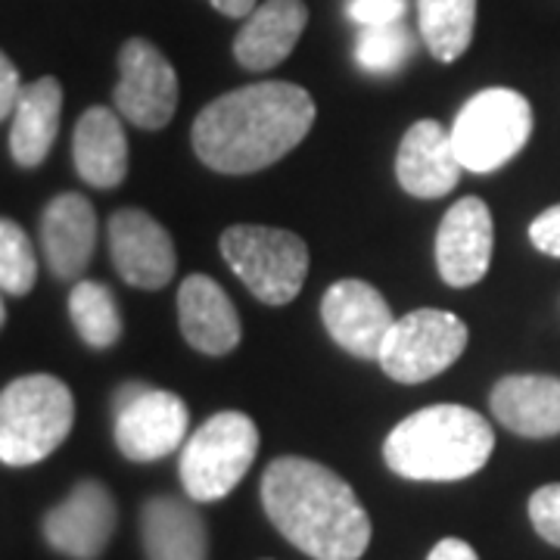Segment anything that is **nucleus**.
Listing matches in <instances>:
<instances>
[{"label":"nucleus","instance_id":"1","mask_svg":"<svg viewBox=\"0 0 560 560\" xmlns=\"http://www.w3.org/2000/svg\"><path fill=\"white\" fill-rule=\"evenodd\" d=\"M315 125L312 94L293 81H259L221 94L194 121V153L221 175H253L296 150Z\"/></svg>","mask_w":560,"mask_h":560},{"label":"nucleus","instance_id":"2","mask_svg":"<svg viewBox=\"0 0 560 560\" xmlns=\"http://www.w3.org/2000/svg\"><path fill=\"white\" fill-rule=\"evenodd\" d=\"M261 508L283 539L315 560H361L371 517L355 489L318 460L287 455L261 474Z\"/></svg>","mask_w":560,"mask_h":560},{"label":"nucleus","instance_id":"3","mask_svg":"<svg viewBox=\"0 0 560 560\" xmlns=\"http://www.w3.org/2000/svg\"><path fill=\"white\" fill-rule=\"evenodd\" d=\"M492 448L495 433L480 411L430 405L393 427L383 442V460L405 480L452 482L480 474Z\"/></svg>","mask_w":560,"mask_h":560},{"label":"nucleus","instance_id":"4","mask_svg":"<svg viewBox=\"0 0 560 560\" xmlns=\"http://www.w3.org/2000/svg\"><path fill=\"white\" fill-rule=\"evenodd\" d=\"M75 427L72 389L50 374H28L0 393V464L32 467L50 458Z\"/></svg>","mask_w":560,"mask_h":560},{"label":"nucleus","instance_id":"5","mask_svg":"<svg viewBox=\"0 0 560 560\" xmlns=\"http://www.w3.org/2000/svg\"><path fill=\"white\" fill-rule=\"evenodd\" d=\"M259 455V427L243 411H219L180 445V486L190 501L231 495Z\"/></svg>","mask_w":560,"mask_h":560},{"label":"nucleus","instance_id":"6","mask_svg":"<svg viewBox=\"0 0 560 560\" xmlns=\"http://www.w3.org/2000/svg\"><path fill=\"white\" fill-rule=\"evenodd\" d=\"M221 256L265 305H287L308 278V246L293 231L234 224L221 234Z\"/></svg>","mask_w":560,"mask_h":560},{"label":"nucleus","instance_id":"7","mask_svg":"<svg viewBox=\"0 0 560 560\" xmlns=\"http://www.w3.org/2000/svg\"><path fill=\"white\" fill-rule=\"evenodd\" d=\"M448 135L460 168L477 175L495 172L526 147L533 135V106L511 88H486L464 103Z\"/></svg>","mask_w":560,"mask_h":560},{"label":"nucleus","instance_id":"8","mask_svg":"<svg viewBox=\"0 0 560 560\" xmlns=\"http://www.w3.org/2000/svg\"><path fill=\"white\" fill-rule=\"evenodd\" d=\"M467 324L442 308H418L396 318L381 346V368L399 383H423L448 371L467 349Z\"/></svg>","mask_w":560,"mask_h":560},{"label":"nucleus","instance_id":"9","mask_svg":"<svg viewBox=\"0 0 560 560\" xmlns=\"http://www.w3.org/2000/svg\"><path fill=\"white\" fill-rule=\"evenodd\" d=\"M116 445L128 460H150L175 455L187 442L190 411L180 396L143 383H125L113 396Z\"/></svg>","mask_w":560,"mask_h":560},{"label":"nucleus","instance_id":"10","mask_svg":"<svg viewBox=\"0 0 560 560\" xmlns=\"http://www.w3.org/2000/svg\"><path fill=\"white\" fill-rule=\"evenodd\" d=\"M116 109L147 131L165 128L178 109V75L156 44L128 38L119 50Z\"/></svg>","mask_w":560,"mask_h":560},{"label":"nucleus","instance_id":"11","mask_svg":"<svg viewBox=\"0 0 560 560\" xmlns=\"http://www.w3.org/2000/svg\"><path fill=\"white\" fill-rule=\"evenodd\" d=\"M116 523L119 508L113 492L97 480H81L44 514V539L62 558L97 560L116 536Z\"/></svg>","mask_w":560,"mask_h":560},{"label":"nucleus","instance_id":"12","mask_svg":"<svg viewBox=\"0 0 560 560\" xmlns=\"http://www.w3.org/2000/svg\"><path fill=\"white\" fill-rule=\"evenodd\" d=\"M320 318L327 334L349 355L377 361L386 334L393 330V308L377 287L364 280H337L320 300Z\"/></svg>","mask_w":560,"mask_h":560},{"label":"nucleus","instance_id":"13","mask_svg":"<svg viewBox=\"0 0 560 560\" xmlns=\"http://www.w3.org/2000/svg\"><path fill=\"white\" fill-rule=\"evenodd\" d=\"M109 256L119 278L138 290H162L175 278V243L143 209H121L109 219Z\"/></svg>","mask_w":560,"mask_h":560},{"label":"nucleus","instance_id":"14","mask_svg":"<svg viewBox=\"0 0 560 560\" xmlns=\"http://www.w3.org/2000/svg\"><path fill=\"white\" fill-rule=\"evenodd\" d=\"M495 246L492 212L480 197L458 200L440 224L436 234V268L448 287H474L486 278Z\"/></svg>","mask_w":560,"mask_h":560},{"label":"nucleus","instance_id":"15","mask_svg":"<svg viewBox=\"0 0 560 560\" xmlns=\"http://www.w3.org/2000/svg\"><path fill=\"white\" fill-rule=\"evenodd\" d=\"M396 178L401 190L418 200H440L452 194L460 178V162L452 147V135L440 121H415L399 143L396 156Z\"/></svg>","mask_w":560,"mask_h":560},{"label":"nucleus","instance_id":"16","mask_svg":"<svg viewBox=\"0 0 560 560\" xmlns=\"http://www.w3.org/2000/svg\"><path fill=\"white\" fill-rule=\"evenodd\" d=\"M97 246V212L81 194H60L40 219V249L54 278L79 280Z\"/></svg>","mask_w":560,"mask_h":560},{"label":"nucleus","instance_id":"17","mask_svg":"<svg viewBox=\"0 0 560 560\" xmlns=\"http://www.w3.org/2000/svg\"><path fill=\"white\" fill-rule=\"evenodd\" d=\"M178 320L184 340L202 355H228L241 342V318L219 280L206 275L184 278L178 290Z\"/></svg>","mask_w":560,"mask_h":560},{"label":"nucleus","instance_id":"18","mask_svg":"<svg viewBox=\"0 0 560 560\" xmlns=\"http://www.w3.org/2000/svg\"><path fill=\"white\" fill-rule=\"evenodd\" d=\"M308 7L302 0H265L234 38V60L249 72H268L287 60L305 32Z\"/></svg>","mask_w":560,"mask_h":560},{"label":"nucleus","instance_id":"19","mask_svg":"<svg viewBox=\"0 0 560 560\" xmlns=\"http://www.w3.org/2000/svg\"><path fill=\"white\" fill-rule=\"evenodd\" d=\"M492 415L511 433L526 440H548L560 433V381L545 374L501 377L489 396Z\"/></svg>","mask_w":560,"mask_h":560},{"label":"nucleus","instance_id":"20","mask_svg":"<svg viewBox=\"0 0 560 560\" xmlns=\"http://www.w3.org/2000/svg\"><path fill=\"white\" fill-rule=\"evenodd\" d=\"M140 541L147 560H206L209 536L190 501L156 495L140 508Z\"/></svg>","mask_w":560,"mask_h":560},{"label":"nucleus","instance_id":"21","mask_svg":"<svg viewBox=\"0 0 560 560\" xmlns=\"http://www.w3.org/2000/svg\"><path fill=\"white\" fill-rule=\"evenodd\" d=\"M72 160L84 184L113 190L128 175V138L119 113L106 106H91L75 125Z\"/></svg>","mask_w":560,"mask_h":560},{"label":"nucleus","instance_id":"22","mask_svg":"<svg viewBox=\"0 0 560 560\" xmlns=\"http://www.w3.org/2000/svg\"><path fill=\"white\" fill-rule=\"evenodd\" d=\"M62 84L54 75L25 84L10 125V153L22 168H38L60 135Z\"/></svg>","mask_w":560,"mask_h":560},{"label":"nucleus","instance_id":"23","mask_svg":"<svg viewBox=\"0 0 560 560\" xmlns=\"http://www.w3.org/2000/svg\"><path fill=\"white\" fill-rule=\"evenodd\" d=\"M420 35L440 62H455L477 28V0H418Z\"/></svg>","mask_w":560,"mask_h":560},{"label":"nucleus","instance_id":"24","mask_svg":"<svg viewBox=\"0 0 560 560\" xmlns=\"http://www.w3.org/2000/svg\"><path fill=\"white\" fill-rule=\"evenodd\" d=\"M69 315L79 330V337L91 349H109L121 337L119 302L113 290L97 280H75L69 293Z\"/></svg>","mask_w":560,"mask_h":560},{"label":"nucleus","instance_id":"25","mask_svg":"<svg viewBox=\"0 0 560 560\" xmlns=\"http://www.w3.org/2000/svg\"><path fill=\"white\" fill-rule=\"evenodd\" d=\"M411 32L405 28V22H389V25H368L361 28L355 40V60L364 72L374 75H393L411 57Z\"/></svg>","mask_w":560,"mask_h":560},{"label":"nucleus","instance_id":"26","mask_svg":"<svg viewBox=\"0 0 560 560\" xmlns=\"http://www.w3.org/2000/svg\"><path fill=\"white\" fill-rule=\"evenodd\" d=\"M38 280V259L28 234L13 219H0V290L10 296L32 293Z\"/></svg>","mask_w":560,"mask_h":560},{"label":"nucleus","instance_id":"27","mask_svg":"<svg viewBox=\"0 0 560 560\" xmlns=\"http://www.w3.org/2000/svg\"><path fill=\"white\" fill-rule=\"evenodd\" d=\"M529 521L548 545L560 548V482H548L529 499Z\"/></svg>","mask_w":560,"mask_h":560},{"label":"nucleus","instance_id":"28","mask_svg":"<svg viewBox=\"0 0 560 560\" xmlns=\"http://www.w3.org/2000/svg\"><path fill=\"white\" fill-rule=\"evenodd\" d=\"M405 10H408V0H349L346 3V16L361 28L401 22Z\"/></svg>","mask_w":560,"mask_h":560},{"label":"nucleus","instance_id":"29","mask_svg":"<svg viewBox=\"0 0 560 560\" xmlns=\"http://www.w3.org/2000/svg\"><path fill=\"white\" fill-rule=\"evenodd\" d=\"M529 241L539 253L560 259V206L545 209L539 219L529 224Z\"/></svg>","mask_w":560,"mask_h":560},{"label":"nucleus","instance_id":"30","mask_svg":"<svg viewBox=\"0 0 560 560\" xmlns=\"http://www.w3.org/2000/svg\"><path fill=\"white\" fill-rule=\"evenodd\" d=\"M22 88H25V84H22L16 66H13V60L0 50V121L7 119V116H13V109H16V103H20Z\"/></svg>","mask_w":560,"mask_h":560},{"label":"nucleus","instance_id":"31","mask_svg":"<svg viewBox=\"0 0 560 560\" xmlns=\"http://www.w3.org/2000/svg\"><path fill=\"white\" fill-rule=\"evenodd\" d=\"M427 560H480V558H477V551H474L467 541L452 539V536H448V539L436 541V548L427 555Z\"/></svg>","mask_w":560,"mask_h":560},{"label":"nucleus","instance_id":"32","mask_svg":"<svg viewBox=\"0 0 560 560\" xmlns=\"http://www.w3.org/2000/svg\"><path fill=\"white\" fill-rule=\"evenodd\" d=\"M209 3L231 20H243L256 10V0H209Z\"/></svg>","mask_w":560,"mask_h":560},{"label":"nucleus","instance_id":"33","mask_svg":"<svg viewBox=\"0 0 560 560\" xmlns=\"http://www.w3.org/2000/svg\"><path fill=\"white\" fill-rule=\"evenodd\" d=\"M7 324V308H3V290H0V327Z\"/></svg>","mask_w":560,"mask_h":560}]
</instances>
